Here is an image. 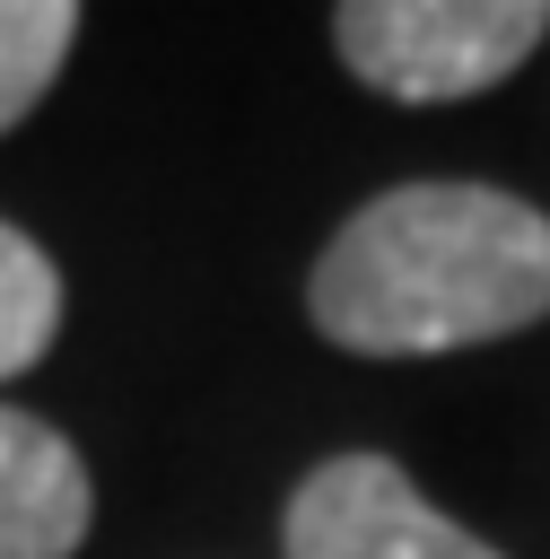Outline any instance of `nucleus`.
<instances>
[{"label": "nucleus", "mask_w": 550, "mask_h": 559, "mask_svg": "<svg viewBox=\"0 0 550 559\" xmlns=\"http://www.w3.org/2000/svg\"><path fill=\"white\" fill-rule=\"evenodd\" d=\"M306 314L358 358L480 349L550 314V218L498 183H393L314 262Z\"/></svg>", "instance_id": "f257e3e1"}, {"label": "nucleus", "mask_w": 550, "mask_h": 559, "mask_svg": "<svg viewBox=\"0 0 550 559\" xmlns=\"http://www.w3.org/2000/svg\"><path fill=\"white\" fill-rule=\"evenodd\" d=\"M550 35L541 0H349L332 9L340 61L402 96V105H454L524 70V52Z\"/></svg>", "instance_id": "f03ea898"}, {"label": "nucleus", "mask_w": 550, "mask_h": 559, "mask_svg": "<svg viewBox=\"0 0 550 559\" xmlns=\"http://www.w3.org/2000/svg\"><path fill=\"white\" fill-rule=\"evenodd\" d=\"M288 559H498V550L454 515H437L393 454H332L288 498Z\"/></svg>", "instance_id": "7ed1b4c3"}, {"label": "nucleus", "mask_w": 550, "mask_h": 559, "mask_svg": "<svg viewBox=\"0 0 550 559\" xmlns=\"http://www.w3.org/2000/svg\"><path fill=\"white\" fill-rule=\"evenodd\" d=\"M87 515H96V489L70 437L0 402V559H70L87 542Z\"/></svg>", "instance_id": "20e7f679"}, {"label": "nucleus", "mask_w": 550, "mask_h": 559, "mask_svg": "<svg viewBox=\"0 0 550 559\" xmlns=\"http://www.w3.org/2000/svg\"><path fill=\"white\" fill-rule=\"evenodd\" d=\"M61 332V271L44 262L35 236H17L0 218V384L26 376Z\"/></svg>", "instance_id": "39448f33"}, {"label": "nucleus", "mask_w": 550, "mask_h": 559, "mask_svg": "<svg viewBox=\"0 0 550 559\" xmlns=\"http://www.w3.org/2000/svg\"><path fill=\"white\" fill-rule=\"evenodd\" d=\"M79 9L70 0H0V131L26 122V105L52 87V70L70 61Z\"/></svg>", "instance_id": "423d86ee"}]
</instances>
